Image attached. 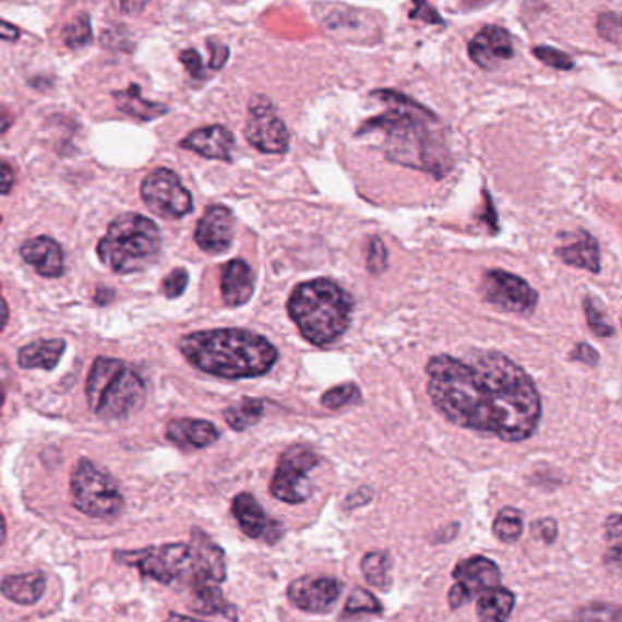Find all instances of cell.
Returning <instances> with one entry per match:
<instances>
[{
  "mask_svg": "<svg viewBox=\"0 0 622 622\" xmlns=\"http://www.w3.org/2000/svg\"><path fill=\"white\" fill-rule=\"evenodd\" d=\"M145 395V382L124 361L108 356L95 358L86 380V400L97 417H129L143 406Z\"/></svg>",
  "mask_w": 622,
  "mask_h": 622,
  "instance_id": "obj_6",
  "label": "cell"
},
{
  "mask_svg": "<svg viewBox=\"0 0 622 622\" xmlns=\"http://www.w3.org/2000/svg\"><path fill=\"white\" fill-rule=\"evenodd\" d=\"M584 312H586L589 328H591L597 336L606 338V336H611V334L615 333V328L611 325L610 320H608L605 312L600 311L597 301H595L591 296H588V298L584 300Z\"/></svg>",
  "mask_w": 622,
  "mask_h": 622,
  "instance_id": "obj_37",
  "label": "cell"
},
{
  "mask_svg": "<svg viewBox=\"0 0 622 622\" xmlns=\"http://www.w3.org/2000/svg\"><path fill=\"white\" fill-rule=\"evenodd\" d=\"M453 577H455V584L450 589L447 600L453 610H458L467 602H471L478 595H482L483 591L499 588L502 573L497 562L488 557L477 555L458 562L453 570Z\"/></svg>",
  "mask_w": 622,
  "mask_h": 622,
  "instance_id": "obj_13",
  "label": "cell"
},
{
  "mask_svg": "<svg viewBox=\"0 0 622 622\" xmlns=\"http://www.w3.org/2000/svg\"><path fill=\"white\" fill-rule=\"evenodd\" d=\"M179 350L190 366L225 380L258 379L278 361V350L267 338L244 328L187 334L179 339Z\"/></svg>",
  "mask_w": 622,
  "mask_h": 622,
  "instance_id": "obj_3",
  "label": "cell"
},
{
  "mask_svg": "<svg viewBox=\"0 0 622 622\" xmlns=\"http://www.w3.org/2000/svg\"><path fill=\"white\" fill-rule=\"evenodd\" d=\"M426 372L433 406L458 428L504 442H524L537 433L539 390L523 367L499 350H477L466 358L433 356Z\"/></svg>",
  "mask_w": 622,
  "mask_h": 622,
  "instance_id": "obj_1",
  "label": "cell"
},
{
  "mask_svg": "<svg viewBox=\"0 0 622 622\" xmlns=\"http://www.w3.org/2000/svg\"><path fill=\"white\" fill-rule=\"evenodd\" d=\"M141 198L156 216L167 219H178L194 211L192 194L170 168L152 170L141 183Z\"/></svg>",
  "mask_w": 622,
  "mask_h": 622,
  "instance_id": "obj_10",
  "label": "cell"
},
{
  "mask_svg": "<svg viewBox=\"0 0 622 622\" xmlns=\"http://www.w3.org/2000/svg\"><path fill=\"white\" fill-rule=\"evenodd\" d=\"M469 57L482 70H497L502 62L510 61L515 56L512 35L501 26H486L480 29L467 46Z\"/></svg>",
  "mask_w": 622,
  "mask_h": 622,
  "instance_id": "obj_17",
  "label": "cell"
},
{
  "mask_svg": "<svg viewBox=\"0 0 622 622\" xmlns=\"http://www.w3.org/2000/svg\"><path fill=\"white\" fill-rule=\"evenodd\" d=\"M493 534L504 545H515L524 534V515L515 507H502L493 521Z\"/></svg>",
  "mask_w": 622,
  "mask_h": 622,
  "instance_id": "obj_31",
  "label": "cell"
},
{
  "mask_svg": "<svg viewBox=\"0 0 622 622\" xmlns=\"http://www.w3.org/2000/svg\"><path fill=\"white\" fill-rule=\"evenodd\" d=\"M411 19H422L429 24H442V19L439 17V13L433 7H429L426 2H418L415 4V10L411 12Z\"/></svg>",
  "mask_w": 622,
  "mask_h": 622,
  "instance_id": "obj_46",
  "label": "cell"
},
{
  "mask_svg": "<svg viewBox=\"0 0 622 622\" xmlns=\"http://www.w3.org/2000/svg\"><path fill=\"white\" fill-rule=\"evenodd\" d=\"M232 515L239 529L251 539L262 540L265 545H276L284 537L282 523L268 517L262 504L251 493L234 497Z\"/></svg>",
  "mask_w": 622,
  "mask_h": 622,
  "instance_id": "obj_15",
  "label": "cell"
},
{
  "mask_svg": "<svg viewBox=\"0 0 622 622\" xmlns=\"http://www.w3.org/2000/svg\"><path fill=\"white\" fill-rule=\"evenodd\" d=\"M195 243L208 254H222L232 247L234 214L223 205H212L195 227Z\"/></svg>",
  "mask_w": 622,
  "mask_h": 622,
  "instance_id": "obj_16",
  "label": "cell"
},
{
  "mask_svg": "<svg viewBox=\"0 0 622 622\" xmlns=\"http://www.w3.org/2000/svg\"><path fill=\"white\" fill-rule=\"evenodd\" d=\"M361 572L367 583L380 591L391 588V559L384 551H371L361 559Z\"/></svg>",
  "mask_w": 622,
  "mask_h": 622,
  "instance_id": "obj_30",
  "label": "cell"
},
{
  "mask_svg": "<svg viewBox=\"0 0 622 622\" xmlns=\"http://www.w3.org/2000/svg\"><path fill=\"white\" fill-rule=\"evenodd\" d=\"M534 56L540 62H545L546 67L555 68V70H572L575 67L572 57L564 53V51L551 48V46H537L534 48Z\"/></svg>",
  "mask_w": 622,
  "mask_h": 622,
  "instance_id": "obj_38",
  "label": "cell"
},
{
  "mask_svg": "<svg viewBox=\"0 0 622 622\" xmlns=\"http://www.w3.org/2000/svg\"><path fill=\"white\" fill-rule=\"evenodd\" d=\"M0 223H2V217H0Z\"/></svg>",
  "mask_w": 622,
  "mask_h": 622,
  "instance_id": "obj_55",
  "label": "cell"
},
{
  "mask_svg": "<svg viewBox=\"0 0 622 622\" xmlns=\"http://www.w3.org/2000/svg\"><path fill=\"white\" fill-rule=\"evenodd\" d=\"M222 584L195 583L192 588V608L203 615H223L230 621H238V611L223 597Z\"/></svg>",
  "mask_w": 622,
  "mask_h": 622,
  "instance_id": "obj_27",
  "label": "cell"
},
{
  "mask_svg": "<svg viewBox=\"0 0 622 622\" xmlns=\"http://www.w3.org/2000/svg\"><path fill=\"white\" fill-rule=\"evenodd\" d=\"M64 350H67L64 339H39L34 344L24 345L23 349L19 350V367L21 369L53 371L59 366Z\"/></svg>",
  "mask_w": 622,
  "mask_h": 622,
  "instance_id": "obj_25",
  "label": "cell"
},
{
  "mask_svg": "<svg viewBox=\"0 0 622 622\" xmlns=\"http://www.w3.org/2000/svg\"><path fill=\"white\" fill-rule=\"evenodd\" d=\"M121 8L122 10H129L130 8V10H134L135 12V10H143V8H145V4H137V7H135V4H132V7H129V4H122Z\"/></svg>",
  "mask_w": 622,
  "mask_h": 622,
  "instance_id": "obj_54",
  "label": "cell"
},
{
  "mask_svg": "<svg viewBox=\"0 0 622 622\" xmlns=\"http://www.w3.org/2000/svg\"><path fill=\"white\" fill-rule=\"evenodd\" d=\"M13 119L12 111L8 110L7 106L0 105V134H4L8 130L12 129Z\"/></svg>",
  "mask_w": 622,
  "mask_h": 622,
  "instance_id": "obj_49",
  "label": "cell"
},
{
  "mask_svg": "<svg viewBox=\"0 0 622 622\" xmlns=\"http://www.w3.org/2000/svg\"><path fill=\"white\" fill-rule=\"evenodd\" d=\"M167 439L181 450H205L219 439L214 423L195 418H178L168 423Z\"/></svg>",
  "mask_w": 622,
  "mask_h": 622,
  "instance_id": "obj_22",
  "label": "cell"
},
{
  "mask_svg": "<svg viewBox=\"0 0 622 622\" xmlns=\"http://www.w3.org/2000/svg\"><path fill=\"white\" fill-rule=\"evenodd\" d=\"M361 400L360 387L356 384L336 385L322 396V406L333 411H338L342 407L352 406Z\"/></svg>",
  "mask_w": 622,
  "mask_h": 622,
  "instance_id": "obj_35",
  "label": "cell"
},
{
  "mask_svg": "<svg viewBox=\"0 0 622 622\" xmlns=\"http://www.w3.org/2000/svg\"><path fill=\"white\" fill-rule=\"evenodd\" d=\"M7 542V521L2 517V513H0V546Z\"/></svg>",
  "mask_w": 622,
  "mask_h": 622,
  "instance_id": "obj_52",
  "label": "cell"
},
{
  "mask_svg": "<svg viewBox=\"0 0 622 622\" xmlns=\"http://www.w3.org/2000/svg\"><path fill=\"white\" fill-rule=\"evenodd\" d=\"M287 309L309 344L328 347L349 328L355 300L333 279L318 278L296 285Z\"/></svg>",
  "mask_w": 622,
  "mask_h": 622,
  "instance_id": "obj_4",
  "label": "cell"
},
{
  "mask_svg": "<svg viewBox=\"0 0 622 622\" xmlns=\"http://www.w3.org/2000/svg\"><path fill=\"white\" fill-rule=\"evenodd\" d=\"M557 256L570 267L584 268L597 274L600 271V251L597 239L586 230L573 234V241L557 249Z\"/></svg>",
  "mask_w": 622,
  "mask_h": 622,
  "instance_id": "obj_23",
  "label": "cell"
},
{
  "mask_svg": "<svg viewBox=\"0 0 622 622\" xmlns=\"http://www.w3.org/2000/svg\"><path fill=\"white\" fill-rule=\"evenodd\" d=\"M15 184V172L8 163L0 162V194L8 195Z\"/></svg>",
  "mask_w": 622,
  "mask_h": 622,
  "instance_id": "obj_47",
  "label": "cell"
},
{
  "mask_svg": "<svg viewBox=\"0 0 622 622\" xmlns=\"http://www.w3.org/2000/svg\"><path fill=\"white\" fill-rule=\"evenodd\" d=\"M567 622H622L621 606L611 602L586 605L575 611Z\"/></svg>",
  "mask_w": 622,
  "mask_h": 622,
  "instance_id": "obj_32",
  "label": "cell"
},
{
  "mask_svg": "<svg viewBox=\"0 0 622 622\" xmlns=\"http://www.w3.org/2000/svg\"><path fill=\"white\" fill-rule=\"evenodd\" d=\"M320 464V456L309 445H290L279 456L271 480V494L287 504H301L312 494L309 473Z\"/></svg>",
  "mask_w": 622,
  "mask_h": 622,
  "instance_id": "obj_9",
  "label": "cell"
},
{
  "mask_svg": "<svg viewBox=\"0 0 622 622\" xmlns=\"http://www.w3.org/2000/svg\"><path fill=\"white\" fill-rule=\"evenodd\" d=\"M21 37V29L15 26V24L7 23L0 19V40H7V43H15Z\"/></svg>",
  "mask_w": 622,
  "mask_h": 622,
  "instance_id": "obj_48",
  "label": "cell"
},
{
  "mask_svg": "<svg viewBox=\"0 0 622 622\" xmlns=\"http://www.w3.org/2000/svg\"><path fill=\"white\" fill-rule=\"evenodd\" d=\"M572 360L583 361L586 366H595L599 361V355H597V350L591 345L578 344L573 349Z\"/></svg>",
  "mask_w": 622,
  "mask_h": 622,
  "instance_id": "obj_45",
  "label": "cell"
},
{
  "mask_svg": "<svg viewBox=\"0 0 622 622\" xmlns=\"http://www.w3.org/2000/svg\"><path fill=\"white\" fill-rule=\"evenodd\" d=\"M190 546H192L195 555V573L189 583L190 586L195 583H225L227 562H225V553H223L222 548L214 540L208 539L201 529L192 531Z\"/></svg>",
  "mask_w": 622,
  "mask_h": 622,
  "instance_id": "obj_19",
  "label": "cell"
},
{
  "mask_svg": "<svg viewBox=\"0 0 622 622\" xmlns=\"http://www.w3.org/2000/svg\"><path fill=\"white\" fill-rule=\"evenodd\" d=\"M4 402H7V391L0 384V412H2V407H4Z\"/></svg>",
  "mask_w": 622,
  "mask_h": 622,
  "instance_id": "obj_53",
  "label": "cell"
},
{
  "mask_svg": "<svg viewBox=\"0 0 622 622\" xmlns=\"http://www.w3.org/2000/svg\"><path fill=\"white\" fill-rule=\"evenodd\" d=\"M111 97H113L117 108H119L122 113L134 117V119H140V121H154V119H159V117L168 113L167 105L157 103V100L143 99L140 86L134 83L130 84L127 89L113 92Z\"/></svg>",
  "mask_w": 622,
  "mask_h": 622,
  "instance_id": "obj_26",
  "label": "cell"
},
{
  "mask_svg": "<svg viewBox=\"0 0 622 622\" xmlns=\"http://www.w3.org/2000/svg\"><path fill=\"white\" fill-rule=\"evenodd\" d=\"M70 493L73 506L92 518L100 521L116 518L121 515L124 507L119 483L88 458L79 460L77 466L73 467Z\"/></svg>",
  "mask_w": 622,
  "mask_h": 622,
  "instance_id": "obj_7",
  "label": "cell"
},
{
  "mask_svg": "<svg viewBox=\"0 0 622 622\" xmlns=\"http://www.w3.org/2000/svg\"><path fill=\"white\" fill-rule=\"evenodd\" d=\"M208 50H211V62H208V67H211L212 70H222V68L227 64L228 56H230L228 46L223 45V43H216V40H208Z\"/></svg>",
  "mask_w": 622,
  "mask_h": 622,
  "instance_id": "obj_44",
  "label": "cell"
},
{
  "mask_svg": "<svg viewBox=\"0 0 622 622\" xmlns=\"http://www.w3.org/2000/svg\"><path fill=\"white\" fill-rule=\"evenodd\" d=\"M46 591V575L43 572L10 575L0 583V594L15 605L32 606L43 599Z\"/></svg>",
  "mask_w": 622,
  "mask_h": 622,
  "instance_id": "obj_24",
  "label": "cell"
},
{
  "mask_svg": "<svg viewBox=\"0 0 622 622\" xmlns=\"http://www.w3.org/2000/svg\"><path fill=\"white\" fill-rule=\"evenodd\" d=\"M179 146L184 151L195 152L206 159L230 163L234 148H236V140L227 127L212 124V127L194 130L192 134L181 140Z\"/></svg>",
  "mask_w": 622,
  "mask_h": 622,
  "instance_id": "obj_18",
  "label": "cell"
},
{
  "mask_svg": "<svg viewBox=\"0 0 622 622\" xmlns=\"http://www.w3.org/2000/svg\"><path fill=\"white\" fill-rule=\"evenodd\" d=\"M256 287L254 273L243 260H232L222 268V296L225 306L241 307L251 300Z\"/></svg>",
  "mask_w": 622,
  "mask_h": 622,
  "instance_id": "obj_21",
  "label": "cell"
},
{
  "mask_svg": "<svg viewBox=\"0 0 622 622\" xmlns=\"http://www.w3.org/2000/svg\"><path fill=\"white\" fill-rule=\"evenodd\" d=\"M534 535L537 539L542 540L545 545H553L559 537V526L555 521L550 517L540 518L534 524Z\"/></svg>",
  "mask_w": 622,
  "mask_h": 622,
  "instance_id": "obj_43",
  "label": "cell"
},
{
  "mask_svg": "<svg viewBox=\"0 0 622 622\" xmlns=\"http://www.w3.org/2000/svg\"><path fill=\"white\" fill-rule=\"evenodd\" d=\"M482 295L491 306L513 314H531L539 301L537 290L526 279L501 268L483 274Z\"/></svg>",
  "mask_w": 622,
  "mask_h": 622,
  "instance_id": "obj_12",
  "label": "cell"
},
{
  "mask_svg": "<svg viewBox=\"0 0 622 622\" xmlns=\"http://www.w3.org/2000/svg\"><path fill=\"white\" fill-rule=\"evenodd\" d=\"M265 404L258 398H241L232 406L227 407L223 411L225 422L234 429V431H247V429L256 426L262 420Z\"/></svg>",
  "mask_w": 622,
  "mask_h": 622,
  "instance_id": "obj_29",
  "label": "cell"
},
{
  "mask_svg": "<svg viewBox=\"0 0 622 622\" xmlns=\"http://www.w3.org/2000/svg\"><path fill=\"white\" fill-rule=\"evenodd\" d=\"M8 318H10V309L2 295H0V333L7 328Z\"/></svg>",
  "mask_w": 622,
  "mask_h": 622,
  "instance_id": "obj_50",
  "label": "cell"
},
{
  "mask_svg": "<svg viewBox=\"0 0 622 622\" xmlns=\"http://www.w3.org/2000/svg\"><path fill=\"white\" fill-rule=\"evenodd\" d=\"M179 61H181V64L187 68V72H189L192 77H205V67H203V59H201L200 51L194 50V48L181 51Z\"/></svg>",
  "mask_w": 622,
  "mask_h": 622,
  "instance_id": "obj_42",
  "label": "cell"
},
{
  "mask_svg": "<svg viewBox=\"0 0 622 622\" xmlns=\"http://www.w3.org/2000/svg\"><path fill=\"white\" fill-rule=\"evenodd\" d=\"M187 287H189V273L184 268H174L172 273L163 279V292L170 300L183 295Z\"/></svg>",
  "mask_w": 622,
  "mask_h": 622,
  "instance_id": "obj_41",
  "label": "cell"
},
{
  "mask_svg": "<svg viewBox=\"0 0 622 622\" xmlns=\"http://www.w3.org/2000/svg\"><path fill=\"white\" fill-rule=\"evenodd\" d=\"M517 597L512 589L499 588L488 589L482 595H478L477 613L482 622H507L515 610Z\"/></svg>",
  "mask_w": 622,
  "mask_h": 622,
  "instance_id": "obj_28",
  "label": "cell"
},
{
  "mask_svg": "<svg viewBox=\"0 0 622 622\" xmlns=\"http://www.w3.org/2000/svg\"><path fill=\"white\" fill-rule=\"evenodd\" d=\"M21 258L43 278H61L64 274V252L61 244L48 236L26 239L21 244Z\"/></svg>",
  "mask_w": 622,
  "mask_h": 622,
  "instance_id": "obj_20",
  "label": "cell"
},
{
  "mask_svg": "<svg viewBox=\"0 0 622 622\" xmlns=\"http://www.w3.org/2000/svg\"><path fill=\"white\" fill-rule=\"evenodd\" d=\"M597 29H599L600 37L611 45L621 43V19L617 13H600Z\"/></svg>",
  "mask_w": 622,
  "mask_h": 622,
  "instance_id": "obj_40",
  "label": "cell"
},
{
  "mask_svg": "<svg viewBox=\"0 0 622 622\" xmlns=\"http://www.w3.org/2000/svg\"><path fill=\"white\" fill-rule=\"evenodd\" d=\"M384 611L382 602H380L371 591L363 588L352 589V594L345 605L344 617L360 615V613H369V615H380Z\"/></svg>",
  "mask_w": 622,
  "mask_h": 622,
  "instance_id": "obj_34",
  "label": "cell"
},
{
  "mask_svg": "<svg viewBox=\"0 0 622 622\" xmlns=\"http://www.w3.org/2000/svg\"><path fill=\"white\" fill-rule=\"evenodd\" d=\"M367 268L371 274H382L387 268V249L380 238H371L367 252Z\"/></svg>",
  "mask_w": 622,
  "mask_h": 622,
  "instance_id": "obj_39",
  "label": "cell"
},
{
  "mask_svg": "<svg viewBox=\"0 0 622 622\" xmlns=\"http://www.w3.org/2000/svg\"><path fill=\"white\" fill-rule=\"evenodd\" d=\"M244 140L263 154H285L289 151V130L274 110L273 103L263 95L252 97Z\"/></svg>",
  "mask_w": 622,
  "mask_h": 622,
  "instance_id": "obj_11",
  "label": "cell"
},
{
  "mask_svg": "<svg viewBox=\"0 0 622 622\" xmlns=\"http://www.w3.org/2000/svg\"><path fill=\"white\" fill-rule=\"evenodd\" d=\"M371 95L387 103L390 110L369 119L358 134H367L371 130L384 132L385 154L391 162L442 178L451 168V156L439 117L417 100L391 89H380Z\"/></svg>",
  "mask_w": 622,
  "mask_h": 622,
  "instance_id": "obj_2",
  "label": "cell"
},
{
  "mask_svg": "<svg viewBox=\"0 0 622 622\" xmlns=\"http://www.w3.org/2000/svg\"><path fill=\"white\" fill-rule=\"evenodd\" d=\"M92 19L88 13H79L72 23H68L62 29V40L68 48L77 50L92 43Z\"/></svg>",
  "mask_w": 622,
  "mask_h": 622,
  "instance_id": "obj_33",
  "label": "cell"
},
{
  "mask_svg": "<svg viewBox=\"0 0 622 622\" xmlns=\"http://www.w3.org/2000/svg\"><path fill=\"white\" fill-rule=\"evenodd\" d=\"M606 540H608L606 562L619 570V564H621V515L619 513L606 521Z\"/></svg>",
  "mask_w": 622,
  "mask_h": 622,
  "instance_id": "obj_36",
  "label": "cell"
},
{
  "mask_svg": "<svg viewBox=\"0 0 622 622\" xmlns=\"http://www.w3.org/2000/svg\"><path fill=\"white\" fill-rule=\"evenodd\" d=\"M113 290L111 289H103L99 287V292L95 295V303H99V306H106V303H110L113 300Z\"/></svg>",
  "mask_w": 622,
  "mask_h": 622,
  "instance_id": "obj_51",
  "label": "cell"
},
{
  "mask_svg": "<svg viewBox=\"0 0 622 622\" xmlns=\"http://www.w3.org/2000/svg\"><path fill=\"white\" fill-rule=\"evenodd\" d=\"M162 252V232L143 214H121L108 225L97 243L100 263L117 274H134L156 263Z\"/></svg>",
  "mask_w": 622,
  "mask_h": 622,
  "instance_id": "obj_5",
  "label": "cell"
},
{
  "mask_svg": "<svg viewBox=\"0 0 622 622\" xmlns=\"http://www.w3.org/2000/svg\"><path fill=\"white\" fill-rule=\"evenodd\" d=\"M116 559L122 566L135 567L146 578L162 584L187 581L195 573V555L190 545L152 546L145 550L116 551Z\"/></svg>",
  "mask_w": 622,
  "mask_h": 622,
  "instance_id": "obj_8",
  "label": "cell"
},
{
  "mask_svg": "<svg viewBox=\"0 0 622 622\" xmlns=\"http://www.w3.org/2000/svg\"><path fill=\"white\" fill-rule=\"evenodd\" d=\"M342 583L334 577L306 575L289 584L287 597L298 610L307 613H328L342 597Z\"/></svg>",
  "mask_w": 622,
  "mask_h": 622,
  "instance_id": "obj_14",
  "label": "cell"
}]
</instances>
